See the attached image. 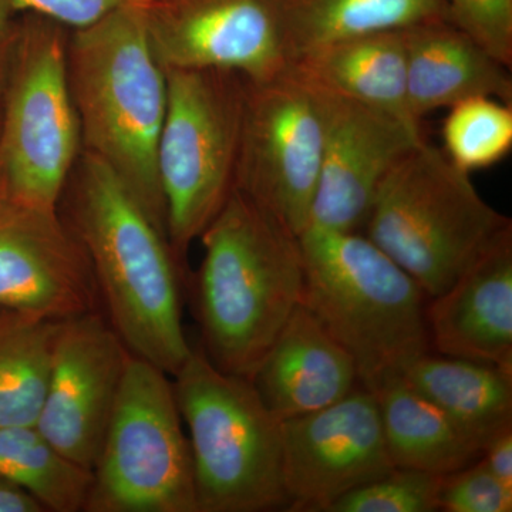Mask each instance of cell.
I'll return each mask as SVG.
<instances>
[{
    "mask_svg": "<svg viewBox=\"0 0 512 512\" xmlns=\"http://www.w3.org/2000/svg\"><path fill=\"white\" fill-rule=\"evenodd\" d=\"M59 214L92 265L101 309L130 350L173 377L192 346L181 318V266L167 235L99 157L82 150Z\"/></svg>",
    "mask_w": 512,
    "mask_h": 512,
    "instance_id": "1",
    "label": "cell"
},
{
    "mask_svg": "<svg viewBox=\"0 0 512 512\" xmlns=\"http://www.w3.org/2000/svg\"><path fill=\"white\" fill-rule=\"evenodd\" d=\"M200 239L194 295L201 349L222 372L251 379L302 303L301 242L238 190Z\"/></svg>",
    "mask_w": 512,
    "mask_h": 512,
    "instance_id": "2",
    "label": "cell"
},
{
    "mask_svg": "<svg viewBox=\"0 0 512 512\" xmlns=\"http://www.w3.org/2000/svg\"><path fill=\"white\" fill-rule=\"evenodd\" d=\"M67 72L83 150L109 165L167 235L157 167L167 72L148 39L143 2L72 30Z\"/></svg>",
    "mask_w": 512,
    "mask_h": 512,
    "instance_id": "3",
    "label": "cell"
},
{
    "mask_svg": "<svg viewBox=\"0 0 512 512\" xmlns=\"http://www.w3.org/2000/svg\"><path fill=\"white\" fill-rule=\"evenodd\" d=\"M299 242L302 303L348 350L363 387L377 392L430 352L429 298L366 235L311 225Z\"/></svg>",
    "mask_w": 512,
    "mask_h": 512,
    "instance_id": "4",
    "label": "cell"
},
{
    "mask_svg": "<svg viewBox=\"0 0 512 512\" xmlns=\"http://www.w3.org/2000/svg\"><path fill=\"white\" fill-rule=\"evenodd\" d=\"M173 384L190 433L198 512L288 510L282 420L251 380L222 372L197 346Z\"/></svg>",
    "mask_w": 512,
    "mask_h": 512,
    "instance_id": "5",
    "label": "cell"
},
{
    "mask_svg": "<svg viewBox=\"0 0 512 512\" xmlns=\"http://www.w3.org/2000/svg\"><path fill=\"white\" fill-rule=\"evenodd\" d=\"M510 225L481 197L470 173L423 140L384 178L365 228L430 299L447 291Z\"/></svg>",
    "mask_w": 512,
    "mask_h": 512,
    "instance_id": "6",
    "label": "cell"
},
{
    "mask_svg": "<svg viewBox=\"0 0 512 512\" xmlns=\"http://www.w3.org/2000/svg\"><path fill=\"white\" fill-rule=\"evenodd\" d=\"M165 72L157 167L168 241L181 264L235 190L247 80L227 70Z\"/></svg>",
    "mask_w": 512,
    "mask_h": 512,
    "instance_id": "7",
    "label": "cell"
},
{
    "mask_svg": "<svg viewBox=\"0 0 512 512\" xmlns=\"http://www.w3.org/2000/svg\"><path fill=\"white\" fill-rule=\"evenodd\" d=\"M25 15L0 110V177L12 204L57 211L83 150L67 72L70 33Z\"/></svg>",
    "mask_w": 512,
    "mask_h": 512,
    "instance_id": "8",
    "label": "cell"
},
{
    "mask_svg": "<svg viewBox=\"0 0 512 512\" xmlns=\"http://www.w3.org/2000/svg\"><path fill=\"white\" fill-rule=\"evenodd\" d=\"M92 473L86 512H198L173 377L131 353Z\"/></svg>",
    "mask_w": 512,
    "mask_h": 512,
    "instance_id": "9",
    "label": "cell"
},
{
    "mask_svg": "<svg viewBox=\"0 0 512 512\" xmlns=\"http://www.w3.org/2000/svg\"><path fill=\"white\" fill-rule=\"evenodd\" d=\"M326 119L318 87L289 66L247 82L235 190L301 237L318 191Z\"/></svg>",
    "mask_w": 512,
    "mask_h": 512,
    "instance_id": "10",
    "label": "cell"
},
{
    "mask_svg": "<svg viewBox=\"0 0 512 512\" xmlns=\"http://www.w3.org/2000/svg\"><path fill=\"white\" fill-rule=\"evenodd\" d=\"M164 69L227 70L249 83L288 69L282 0H143Z\"/></svg>",
    "mask_w": 512,
    "mask_h": 512,
    "instance_id": "11",
    "label": "cell"
},
{
    "mask_svg": "<svg viewBox=\"0 0 512 512\" xmlns=\"http://www.w3.org/2000/svg\"><path fill=\"white\" fill-rule=\"evenodd\" d=\"M130 350L101 311L60 320L37 430L93 471Z\"/></svg>",
    "mask_w": 512,
    "mask_h": 512,
    "instance_id": "12",
    "label": "cell"
},
{
    "mask_svg": "<svg viewBox=\"0 0 512 512\" xmlns=\"http://www.w3.org/2000/svg\"><path fill=\"white\" fill-rule=\"evenodd\" d=\"M288 511L328 512L394 466L375 392L357 386L332 406L282 421Z\"/></svg>",
    "mask_w": 512,
    "mask_h": 512,
    "instance_id": "13",
    "label": "cell"
},
{
    "mask_svg": "<svg viewBox=\"0 0 512 512\" xmlns=\"http://www.w3.org/2000/svg\"><path fill=\"white\" fill-rule=\"evenodd\" d=\"M0 308L47 320L103 312L89 258L59 211L0 204Z\"/></svg>",
    "mask_w": 512,
    "mask_h": 512,
    "instance_id": "14",
    "label": "cell"
},
{
    "mask_svg": "<svg viewBox=\"0 0 512 512\" xmlns=\"http://www.w3.org/2000/svg\"><path fill=\"white\" fill-rule=\"evenodd\" d=\"M316 87L326 141L309 227L359 232L384 178L424 138L390 114Z\"/></svg>",
    "mask_w": 512,
    "mask_h": 512,
    "instance_id": "15",
    "label": "cell"
},
{
    "mask_svg": "<svg viewBox=\"0 0 512 512\" xmlns=\"http://www.w3.org/2000/svg\"><path fill=\"white\" fill-rule=\"evenodd\" d=\"M431 350L512 370V225L447 291L427 299Z\"/></svg>",
    "mask_w": 512,
    "mask_h": 512,
    "instance_id": "16",
    "label": "cell"
},
{
    "mask_svg": "<svg viewBox=\"0 0 512 512\" xmlns=\"http://www.w3.org/2000/svg\"><path fill=\"white\" fill-rule=\"evenodd\" d=\"M249 380L282 421L332 406L362 386L353 357L303 303Z\"/></svg>",
    "mask_w": 512,
    "mask_h": 512,
    "instance_id": "17",
    "label": "cell"
},
{
    "mask_svg": "<svg viewBox=\"0 0 512 512\" xmlns=\"http://www.w3.org/2000/svg\"><path fill=\"white\" fill-rule=\"evenodd\" d=\"M407 100L414 120L471 97L512 104L508 67L448 20L404 30Z\"/></svg>",
    "mask_w": 512,
    "mask_h": 512,
    "instance_id": "18",
    "label": "cell"
},
{
    "mask_svg": "<svg viewBox=\"0 0 512 512\" xmlns=\"http://www.w3.org/2000/svg\"><path fill=\"white\" fill-rule=\"evenodd\" d=\"M309 82L383 111L420 130L407 100V52L404 30L340 40L293 60Z\"/></svg>",
    "mask_w": 512,
    "mask_h": 512,
    "instance_id": "19",
    "label": "cell"
},
{
    "mask_svg": "<svg viewBox=\"0 0 512 512\" xmlns=\"http://www.w3.org/2000/svg\"><path fill=\"white\" fill-rule=\"evenodd\" d=\"M400 377L483 448L512 427V370L430 350L412 360Z\"/></svg>",
    "mask_w": 512,
    "mask_h": 512,
    "instance_id": "20",
    "label": "cell"
},
{
    "mask_svg": "<svg viewBox=\"0 0 512 512\" xmlns=\"http://www.w3.org/2000/svg\"><path fill=\"white\" fill-rule=\"evenodd\" d=\"M375 393L394 467L448 476L483 456L478 441L402 377Z\"/></svg>",
    "mask_w": 512,
    "mask_h": 512,
    "instance_id": "21",
    "label": "cell"
},
{
    "mask_svg": "<svg viewBox=\"0 0 512 512\" xmlns=\"http://www.w3.org/2000/svg\"><path fill=\"white\" fill-rule=\"evenodd\" d=\"M289 62L340 40L448 20L444 0H282Z\"/></svg>",
    "mask_w": 512,
    "mask_h": 512,
    "instance_id": "22",
    "label": "cell"
},
{
    "mask_svg": "<svg viewBox=\"0 0 512 512\" xmlns=\"http://www.w3.org/2000/svg\"><path fill=\"white\" fill-rule=\"evenodd\" d=\"M59 322L0 308V426H36Z\"/></svg>",
    "mask_w": 512,
    "mask_h": 512,
    "instance_id": "23",
    "label": "cell"
},
{
    "mask_svg": "<svg viewBox=\"0 0 512 512\" xmlns=\"http://www.w3.org/2000/svg\"><path fill=\"white\" fill-rule=\"evenodd\" d=\"M0 476L53 512L84 511L93 480L92 470L63 456L36 426H0Z\"/></svg>",
    "mask_w": 512,
    "mask_h": 512,
    "instance_id": "24",
    "label": "cell"
},
{
    "mask_svg": "<svg viewBox=\"0 0 512 512\" xmlns=\"http://www.w3.org/2000/svg\"><path fill=\"white\" fill-rule=\"evenodd\" d=\"M512 104L471 97L450 107L444 120V153L461 170L491 167L512 148Z\"/></svg>",
    "mask_w": 512,
    "mask_h": 512,
    "instance_id": "25",
    "label": "cell"
},
{
    "mask_svg": "<svg viewBox=\"0 0 512 512\" xmlns=\"http://www.w3.org/2000/svg\"><path fill=\"white\" fill-rule=\"evenodd\" d=\"M440 474L394 467L372 483L343 495L328 512H433L440 510Z\"/></svg>",
    "mask_w": 512,
    "mask_h": 512,
    "instance_id": "26",
    "label": "cell"
},
{
    "mask_svg": "<svg viewBox=\"0 0 512 512\" xmlns=\"http://www.w3.org/2000/svg\"><path fill=\"white\" fill-rule=\"evenodd\" d=\"M448 22L511 69L512 0H444Z\"/></svg>",
    "mask_w": 512,
    "mask_h": 512,
    "instance_id": "27",
    "label": "cell"
},
{
    "mask_svg": "<svg viewBox=\"0 0 512 512\" xmlns=\"http://www.w3.org/2000/svg\"><path fill=\"white\" fill-rule=\"evenodd\" d=\"M440 510L446 512H511L512 490L478 458L444 477Z\"/></svg>",
    "mask_w": 512,
    "mask_h": 512,
    "instance_id": "28",
    "label": "cell"
},
{
    "mask_svg": "<svg viewBox=\"0 0 512 512\" xmlns=\"http://www.w3.org/2000/svg\"><path fill=\"white\" fill-rule=\"evenodd\" d=\"M143 0H13L18 13H33L69 30L93 25L114 10Z\"/></svg>",
    "mask_w": 512,
    "mask_h": 512,
    "instance_id": "29",
    "label": "cell"
},
{
    "mask_svg": "<svg viewBox=\"0 0 512 512\" xmlns=\"http://www.w3.org/2000/svg\"><path fill=\"white\" fill-rule=\"evenodd\" d=\"M481 460L505 487L512 490V427H507L487 441Z\"/></svg>",
    "mask_w": 512,
    "mask_h": 512,
    "instance_id": "30",
    "label": "cell"
},
{
    "mask_svg": "<svg viewBox=\"0 0 512 512\" xmlns=\"http://www.w3.org/2000/svg\"><path fill=\"white\" fill-rule=\"evenodd\" d=\"M43 511H46L45 507L28 490L0 476V512Z\"/></svg>",
    "mask_w": 512,
    "mask_h": 512,
    "instance_id": "31",
    "label": "cell"
},
{
    "mask_svg": "<svg viewBox=\"0 0 512 512\" xmlns=\"http://www.w3.org/2000/svg\"><path fill=\"white\" fill-rule=\"evenodd\" d=\"M13 0H0V80L5 63L8 60L10 46L15 45L18 30L12 28V16L15 15Z\"/></svg>",
    "mask_w": 512,
    "mask_h": 512,
    "instance_id": "32",
    "label": "cell"
},
{
    "mask_svg": "<svg viewBox=\"0 0 512 512\" xmlns=\"http://www.w3.org/2000/svg\"><path fill=\"white\" fill-rule=\"evenodd\" d=\"M6 192L5 187H3V181L2 177H0V204H3V202H6Z\"/></svg>",
    "mask_w": 512,
    "mask_h": 512,
    "instance_id": "33",
    "label": "cell"
},
{
    "mask_svg": "<svg viewBox=\"0 0 512 512\" xmlns=\"http://www.w3.org/2000/svg\"><path fill=\"white\" fill-rule=\"evenodd\" d=\"M0 110H2V107H0Z\"/></svg>",
    "mask_w": 512,
    "mask_h": 512,
    "instance_id": "34",
    "label": "cell"
}]
</instances>
